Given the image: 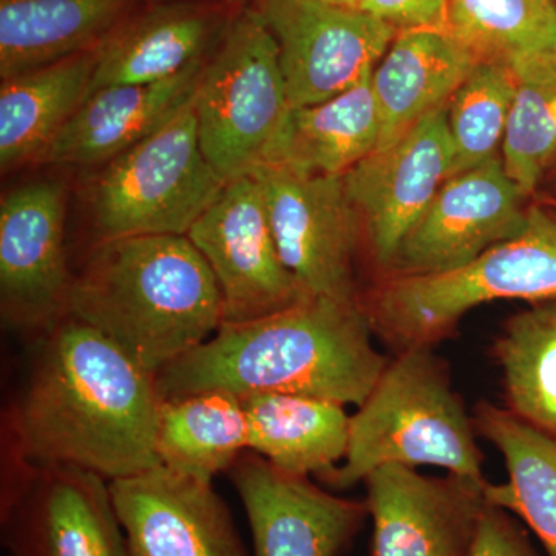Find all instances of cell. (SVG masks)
Here are the masks:
<instances>
[{"label": "cell", "instance_id": "obj_1", "mask_svg": "<svg viewBox=\"0 0 556 556\" xmlns=\"http://www.w3.org/2000/svg\"><path fill=\"white\" fill-rule=\"evenodd\" d=\"M163 397L112 340L75 317L38 338L27 383L7 415V468L73 466L113 479L161 466Z\"/></svg>", "mask_w": 556, "mask_h": 556}, {"label": "cell", "instance_id": "obj_2", "mask_svg": "<svg viewBox=\"0 0 556 556\" xmlns=\"http://www.w3.org/2000/svg\"><path fill=\"white\" fill-rule=\"evenodd\" d=\"M362 303L313 298L247 324H223L155 375L161 397L203 391L294 394L361 407L390 358L375 346Z\"/></svg>", "mask_w": 556, "mask_h": 556}, {"label": "cell", "instance_id": "obj_3", "mask_svg": "<svg viewBox=\"0 0 556 556\" xmlns=\"http://www.w3.org/2000/svg\"><path fill=\"white\" fill-rule=\"evenodd\" d=\"M67 316L159 375L225 324L222 291L188 236L97 240L73 273Z\"/></svg>", "mask_w": 556, "mask_h": 556}, {"label": "cell", "instance_id": "obj_4", "mask_svg": "<svg viewBox=\"0 0 556 556\" xmlns=\"http://www.w3.org/2000/svg\"><path fill=\"white\" fill-rule=\"evenodd\" d=\"M473 416L453 390L448 365L433 346L394 354L367 401L350 420L345 459L318 479L346 490L376 468L433 466L485 481Z\"/></svg>", "mask_w": 556, "mask_h": 556}, {"label": "cell", "instance_id": "obj_5", "mask_svg": "<svg viewBox=\"0 0 556 556\" xmlns=\"http://www.w3.org/2000/svg\"><path fill=\"white\" fill-rule=\"evenodd\" d=\"M496 300H556V211L532 204L527 226L466 268L438 276L382 277L362 306L394 354L437 346L468 311Z\"/></svg>", "mask_w": 556, "mask_h": 556}, {"label": "cell", "instance_id": "obj_6", "mask_svg": "<svg viewBox=\"0 0 556 556\" xmlns=\"http://www.w3.org/2000/svg\"><path fill=\"white\" fill-rule=\"evenodd\" d=\"M225 185L201 150L192 100L101 167L87 188V208L97 240L188 236Z\"/></svg>", "mask_w": 556, "mask_h": 556}, {"label": "cell", "instance_id": "obj_7", "mask_svg": "<svg viewBox=\"0 0 556 556\" xmlns=\"http://www.w3.org/2000/svg\"><path fill=\"white\" fill-rule=\"evenodd\" d=\"M201 150L223 181L265 161L291 109L273 33L257 9L230 20L193 97Z\"/></svg>", "mask_w": 556, "mask_h": 556}, {"label": "cell", "instance_id": "obj_8", "mask_svg": "<svg viewBox=\"0 0 556 556\" xmlns=\"http://www.w3.org/2000/svg\"><path fill=\"white\" fill-rule=\"evenodd\" d=\"M249 175L262 188L280 257L303 288L311 295L361 303L354 265L362 228L343 175L266 163Z\"/></svg>", "mask_w": 556, "mask_h": 556}, {"label": "cell", "instance_id": "obj_9", "mask_svg": "<svg viewBox=\"0 0 556 556\" xmlns=\"http://www.w3.org/2000/svg\"><path fill=\"white\" fill-rule=\"evenodd\" d=\"M0 518L13 556H130L110 482L84 468H7Z\"/></svg>", "mask_w": 556, "mask_h": 556}, {"label": "cell", "instance_id": "obj_10", "mask_svg": "<svg viewBox=\"0 0 556 556\" xmlns=\"http://www.w3.org/2000/svg\"><path fill=\"white\" fill-rule=\"evenodd\" d=\"M188 237L217 278L225 324H247L313 298L280 257L252 175L226 182Z\"/></svg>", "mask_w": 556, "mask_h": 556}, {"label": "cell", "instance_id": "obj_11", "mask_svg": "<svg viewBox=\"0 0 556 556\" xmlns=\"http://www.w3.org/2000/svg\"><path fill=\"white\" fill-rule=\"evenodd\" d=\"M280 54L291 108L338 97L376 68L397 36L361 10L325 0H257Z\"/></svg>", "mask_w": 556, "mask_h": 556}, {"label": "cell", "instance_id": "obj_12", "mask_svg": "<svg viewBox=\"0 0 556 556\" xmlns=\"http://www.w3.org/2000/svg\"><path fill=\"white\" fill-rule=\"evenodd\" d=\"M65 208L56 179L27 182L0 201V313L11 328L40 336L67 317Z\"/></svg>", "mask_w": 556, "mask_h": 556}, {"label": "cell", "instance_id": "obj_13", "mask_svg": "<svg viewBox=\"0 0 556 556\" xmlns=\"http://www.w3.org/2000/svg\"><path fill=\"white\" fill-rule=\"evenodd\" d=\"M501 156L453 175L399 247L382 277L438 276L466 268L525 230L529 207Z\"/></svg>", "mask_w": 556, "mask_h": 556}, {"label": "cell", "instance_id": "obj_14", "mask_svg": "<svg viewBox=\"0 0 556 556\" xmlns=\"http://www.w3.org/2000/svg\"><path fill=\"white\" fill-rule=\"evenodd\" d=\"M453 175L447 108L420 121L396 144L375 150L343 175L372 262L383 274L399 247Z\"/></svg>", "mask_w": 556, "mask_h": 556}, {"label": "cell", "instance_id": "obj_15", "mask_svg": "<svg viewBox=\"0 0 556 556\" xmlns=\"http://www.w3.org/2000/svg\"><path fill=\"white\" fill-rule=\"evenodd\" d=\"M371 556H470L486 504V481L426 477L390 464L364 479Z\"/></svg>", "mask_w": 556, "mask_h": 556}, {"label": "cell", "instance_id": "obj_16", "mask_svg": "<svg viewBox=\"0 0 556 556\" xmlns=\"http://www.w3.org/2000/svg\"><path fill=\"white\" fill-rule=\"evenodd\" d=\"M228 473L247 510L252 556H340L369 517L365 501L331 495L255 452L241 453Z\"/></svg>", "mask_w": 556, "mask_h": 556}, {"label": "cell", "instance_id": "obj_17", "mask_svg": "<svg viewBox=\"0 0 556 556\" xmlns=\"http://www.w3.org/2000/svg\"><path fill=\"white\" fill-rule=\"evenodd\" d=\"M109 482L130 556H251L211 482L164 466Z\"/></svg>", "mask_w": 556, "mask_h": 556}, {"label": "cell", "instance_id": "obj_18", "mask_svg": "<svg viewBox=\"0 0 556 556\" xmlns=\"http://www.w3.org/2000/svg\"><path fill=\"white\" fill-rule=\"evenodd\" d=\"M207 60L160 83L123 84L91 91L39 163L91 167L115 160L166 126L193 100Z\"/></svg>", "mask_w": 556, "mask_h": 556}, {"label": "cell", "instance_id": "obj_19", "mask_svg": "<svg viewBox=\"0 0 556 556\" xmlns=\"http://www.w3.org/2000/svg\"><path fill=\"white\" fill-rule=\"evenodd\" d=\"M229 22L215 7L190 0L159 3L130 14L97 50L89 93L174 78L211 56Z\"/></svg>", "mask_w": 556, "mask_h": 556}, {"label": "cell", "instance_id": "obj_20", "mask_svg": "<svg viewBox=\"0 0 556 556\" xmlns=\"http://www.w3.org/2000/svg\"><path fill=\"white\" fill-rule=\"evenodd\" d=\"M477 62L447 30L397 33L372 72L380 121L376 150L391 148L420 121L447 108Z\"/></svg>", "mask_w": 556, "mask_h": 556}, {"label": "cell", "instance_id": "obj_21", "mask_svg": "<svg viewBox=\"0 0 556 556\" xmlns=\"http://www.w3.org/2000/svg\"><path fill=\"white\" fill-rule=\"evenodd\" d=\"M372 72L331 100L289 109L262 164L332 177L371 155L380 134Z\"/></svg>", "mask_w": 556, "mask_h": 556}, {"label": "cell", "instance_id": "obj_22", "mask_svg": "<svg viewBox=\"0 0 556 556\" xmlns=\"http://www.w3.org/2000/svg\"><path fill=\"white\" fill-rule=\"evenodd\" d=\"M134 0H0V78L100 49Z\"/></svg>", "mask_w": 556, "mask_h": 556}, {"label": "cell", "instance_id": "obj_23", "mask_svg": "<svg viewBox=\"0 0 556 556\" xmlns=\"http://www.w3.org/2000/svg\"><path fill=\"white\" fill-rule=\"evenodd\" d=\"M97 50L2 79L0 169L39 163L90 91Z\"/></svg>", "mask_w": 556, "mask_h": 556}, {"label": "cell", "instance_id": "obj_24", "mask_svg": "<svg viewBox=\"0 0 556 556\" xmlns=\"http://www.w3.org/2000/svg\"><path fill=\"white\" fill-rule=\"evenodd\" d=\"M241 402L248 448L281 470L320 479L345 459L351 416L343 405L294 394H252Z\"/></svg>", "mask_w": 556, "mask_h": 556}, {"label": "cell", "instance_id": "obj_25", "mask_svg": "<svg viewBox=\"0 0 556 556\" xmlns=\"http://www.w3.org/2000/svg\"><path fill=\"white\" fill-rule=\"evenodd\" d=\"M473 420L478 437L504 457L508 475L504 484L486 482V501L521 518L556 556V438L490 402L477 405Z\"/></svg>", "mask_w": 556, "mask_h": 556}, {"label": "cell", "instance_id": "obj_26", "mask_svg": "<svg viewBox=\"0 0 556 556\" xmlns=\"http://www.w3.org/2000/svg\"><path fill=\"white\" fill-rule=\"evenodd\" d=\"M248 448V419L241 397L226 391H203L164 399L156 427L161 466L214 481Z\"/></svg>", "mask_w": 556, "mask_h": 556}, {"label": "cell", "instance_id": "obj_27", "mask_svg": "<svg viewBox=\"0 0 556 556\" xmlns=\"http://www.w3.org/2000/svg\"><path fill=\"white\" fill-rule=\"evenodd\" d=\"M493 357L508 412L556 438V300L530 303L508 318Z\"/></svg>", "mask_w": 556, "mask_h": 556}, {"label": "cell", "instance_id": "obj_28", "mask_svg": "<svg viewBox=\"0 0 556 556\" xmlns=\"http://www.w3.org/2000/svg\"><path fill=\"white\" fill-rule=\"evenodd\" d=\"M447 31L477 61L556 54V0H450Z\"/></svg>", "mask_w": 556, "mask_h": 556}, {"label": "cell", "instance_id": "obj_29", "mask_svg": "<svg viewBox=\"0 0 556 556\" xmlns=\"http://www.w3.org/2000/svg\"><path fill=\"white\" fill-rule=\"evenodd\" d=\"M511 68L517 89L500 156L508 178L530 199L556 161V54Z\"/></svg>", "mask_w": 556, "mask_h": 556}, {"label": "cell", "instance_id": "obj_30", "mask_svg": "<svg viewBox=\"0 0 556 556\" xmlns=\"http://www.w3.org/2000/svg\"><path fill=\"white\" fill-rule=\"evenodd\" d=\"M517 89L510 65L478 61L447 105L453 175L500 156ZM452 175V177H453Z\"/></svg>", "mask_w": 556, "mask_h": 556}, {"label": "cell", "instance_id": "obj_31", "mask_svg": "<svg viewBox=\"0 0 556 556\" xmlns=\"http://www.w3.org/2000/svg\"><path fill=\"white\" fill-rule=\"evenodd\" d=\"M470 556H540L510 511L486 501Z\"/></svg>", "mask_w": 556, "mask_h": 556}, {"label": "cell", "instance_id": "obj_32", "mask_svg": "<svg viewBox=\"0 0 556 556\" xmlns=\"http://www.w3.org/2000/svg\"><path fill=\"white\" fill-rule=\"evenodd\" d=\"M450 0H362L358 10L397 33L447 30Z\"/></svg>", "mask_w": 556, "mask_h": 556}, {"label": "cell", "instance_id": "obj_33", "mask_svg": "<svg viewBox=\"0 0 556 556\" xmlns=\"http://www.w3.org/2000/svg\"><path fill=\"white\" fill-rule=\"evenodd\" d=\"M325 2L331 3V5L342 7V9L358 10L362 0H325Z\"/></svg>", "mask_w": 556, "mask_h": 556}, {"label": "cell", "instance_id": "obj_34", "mask_svg": "<svg viewBox=\"0 0 556 556\" xmlns=\"http://www.w3.org/2000/svg\"><path fill=\"white\" fill-rule=\"evenodd\" d=\"M546 179H548V182H551V188L554 190L556 195V161L554 167H552L551 172H548Z\"/></svg>", "mask_w": 556, "mask_h": 556}, {"label": "cell", "instance_id": "obj_35", "mask_svg": "<svg viewBox=\"0 0 556 556\" xmlns=\"http://www.w3.org/2000/svg\"><path fill=\"white\" fill-rule=\"evenodd\" d=\"M149 5H159V3L177 2V0H144Z\"/></svg>", "mask_w": 556, "mask_h": 556}, {"label": "cell", "instance_id": "obj_36", "mask_svg": "<svg viewBox=\"0 0 556 556\" xmlns=\"http://www.w3.org/2000/svg\"><path fill=\"white\" fill-rule=\"evenodd\" d=\"M226 3H229V5H243L247 0H225Z\"/></svg>", "mask_w": 556, "mask_h": 556}, {"label": "cell", "instance_id": "obj_37", "mask_svg": "<svg viewBox=\"0 0 556 556\" xmlns=\"http://www.w3.org/2000/svg\"><path fill=\"white\" fill-rule=\"evenodd\" d=\"M10 556H13V555H10Z\"/></svg>", "mask_w": 556, "mask_h": 556}]
</instances>
